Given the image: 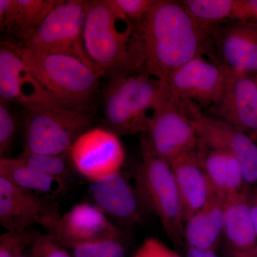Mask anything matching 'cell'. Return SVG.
I'll list each match as a JSON object with an SVG mask.
<instances>
[{
    "mask_svg": "<svg viewBox=\"0 0 257 257\" xmlns=\"http://www.w3.org/2000/svg\"><path fill=\"white\" fill-rule=\"evenodd\" d=\"M223 237L224 199L215 194L200 211L186 221L184 243L187 247L216 252Z\"/></svg>",
    "mask_w": 257,
    "mask_h": 257,
    "instance_id": "cell-22",
    "label": "cell"
},
{
    "mask_svg": "<svg viewBox=\"0 0 257 257\" xmlns=\"http://www.w3.org/2000/svg\"><path fill=\"white\" fill-rule=\"evenodd\" d=\"M250 253H251V256L253 257H257V242L256 246H255V247L253 248L252 251H251Z\"/></svg>",
    "mask_w": 257,
    "mask_h": 257,
    "instance_id": "cell-36",
    "label": "cell"
},
{
    "mask_svg": "<svg viewBox=\"0 0 257 257\" xmlns=\"http://www.w3.org/2000/svg\"><path fill=\"white\" fill-rule=\"evenodd\" d=\"M234 20L257 23V0H236Z\"/></svg>",
    "mask_w": 257,
    "mask_h": 257,
    "instance_id": "cell-32",
    "label": "cell"
},
{
    "mask_svg": "<svg viewBox=\"0 0 257 257\" xmlns=\"http://www.w3.org/2000/svg\"><path fill=\"white\" fill-rule=\"evenodd\" d=\"M115 6L134 26L143 21L155 0H112Z\"/></svg>",
    "mask_w": 257,
    "mask_h": 257,
    "instance_id": "cell-30",
    "label": "cell"
},
{
    "mask_svg": "<svg viewBox=\"0 0 257 257\" xmlns=\"http://www.w3.org/2000/svg\"><path fill=\"white\" fill-rule=\"evenodd\" d=\"M128 236L82 243L71 248L73 257H128Z\"/></svg>",
    "mask_w": 257,
    "mask_h": 257,
    "instance_id": "cell-26",
    "label": "cell"
},
{
    "mask_svg": "<svg viewBox=\"0 0 257 257\" xmlns=\"http://www.w3.org/2000/svg\"><path fill=\"white\" fill-rule=\"evenodd\" d=\"M188 102L171 97L154 113L145 135L155 152L169 164L195 151L199 138L188 113Z\"/></svg>",
    "mask_w": 257,
    "mask_h": 257,
    "instance_id": "cell-8",
    "label": "cell"
},
{
    "mask_svg": "<svg viewBox=\"0 0 257 257\" xmlns=\"http://www.w3.org/2000/svg\"><path fill=\"white\" fill-rule=\"evenodd\" d=\"M251 186L224 200V238L230 254L252 251L257 242V234L249 207Z\"/></svg>",
    "mask_w": 257,
    "mask_h": 257,
    "instance_id": "cell-20",
    "label": "cell"
},
{
    "mask_svg": "<svg viewBox=\"0 0 257 257\" xmlns=\"http://www.w3.org/2000/svg\"><path fill=\"white\" fill-rule=\"evenodd\" d=\"M181 4L204 28L234 20L236 0H182Z\"/></svg>",
    "mask_w": 257,
    "mask_h": 257,
    "instance_id": "cell-24",
    "label": "cell"
},
{
    "mask_svg": "<svg viewBox=\"0 0 257 257\" xmlns=\"http://www.w3.org/2000/svg\"><path fill=\"white\" fill-rule=\"evenodd\" d=\"M209 116L227 123L257 140V85L251 76L229 68L221 100L209 108Z\"/></svg>",
    "mask_w": 257,
    "mask_h": 257,
    "instance_id": "cell-15",
    "label": "cell"
},
{
    "mask_svg": "<svg viewBox=\"0 0 257 257\" xmlns=\"http://www.w3.org/2000/svg\"><path fill=\"white\" fill-rule=\"evenodd\" d=\"M213 61L236 73H257V23L229 20L209 30Z\"/></svg>",
    "mask_w": 257,
    "mask_h": 257,
    "instance_id": "cell-13",
    "label": "cell"
},
{
    "mask_svg": "<svg viewBox=\"0 0 257 257\" xmlns=\"http://www.w3.org/2000/svg\"><path fill=\"white\" fill-rule=\"evenodd\" d=\"M38 231L29 229L9 230L0 235V257H18L31 247Z\"/></svg>",
    "mask_w": 257,
    "mask_h": 257,
    "instance_id": "cell-27",
    "label": "cell"
},
{
    "mask_svg": "<svg viewBox=\"0 0 257 257\" xmlns=\"http://www.w3.org/2000/svg\"><path fill=\"white\" fill-rule=\"evenodd\" d=\"M0 177L30 192L55 199L67 191L68 183L45 175L18 157L0 158Z\"/></svg>",
    "mask_w": 257,
    "mask_h": 257,
    "instance_id": "cell-23",
    "label": "cell"
},
{
    "mask_svg": "<svg viewBox=\"0 0 257 257\" xmlns=\"http://www.w3.org/2000/svg\"><path fill=\"white\" fill-rule=\"evenodd\" d=\"M61 216L55 199L21 188L0 177V224L7 231L40 225L46 233L52 234Z\"/></svg>",
    "mask_w": 257,
    "mask_h": 257,
    "instance_id": "cell-11",
    "label": "cell"
},
{
    "mask_svg": "<svg viewBox=\"0 0 257 257\" xmlns=\"http://www.w3.org/2000/svg\"><path fill=\"white\" fill-rule=\"evenodd\" d=\"M23 107L25 153L69 155L77 138L92 128L90 111L62 106Z\"/></svg>",
    "mask_w": 257,
    "mask_h": 257,
    "instance_id": "cell-6",
    "label": "cell"
},
{
    "mask_svg": "<svg viewBox=\"0 0 257 257\" xmlns=\"http://www.w3.org/2000/svg\"><path fill=\"white\" fill-rule=\"evenodd\" d=\"M51 234L67 248L99 240L128 236L99 208L85 202L76 204L62 215Z\"/></svg>",
    "mask_w": 257,
    "mask_h": 257,
    "instance_id": "cell-16",
    "label": "cell"
},
{
    "mask_svg": "<svg viewBox=\"0 0 257 257\" xmlns=\"http://www.w3.org/2000/svg\"><path fill=\"white\" fill-rule=\"evenodd\" d=\"M207 257H222L219 256L215 251H207Z\"/></svg>",
    "mask_w": 257,
    "mask_h": 257,
    "instance_id": "cell-34",
    "label": "cell"
},
{
    "mask_svg": "<svg viewBox=\"0 0 257 257\" xmlns=\"http://www.w3.org/2000/svg\"><path fill=\"white\" fill-rule=\"evenodd\" d=\"M133 176L147 211L159 218L174 246L182 248L185 218L175 175L170 164L157 155L145 135L140 141V160Z\"/></svg>",
    "mask_w": 257,
    "mask_h": 257,
    "instance_id": "cell-5",
    "label": "cell"
},
{
    "mask_svg": "<svg viewBox=\"0 0 257 257\" xmlns=\"http://www.w3.org/2000/svg\"><path fill=\"white\" fill-rule=\"evenodd\" d=\"M133 257H182L174 248L156 237L144 240Z\"/></svg>",
    "mask_w": 257,
    "mask_h": 257,
    "instance_id": "cell-31",
    "label": "cell"
},
{
    "mask_svg": "<svg viewBox=\"0 0 257 257\" xmlns=\"http://www.w3.org/2000/svg\"><path fill=\"white\" fill-rule=\"evenodd\" d=\"M142 71L167 81L179 67L197 56L213 60L209 30L197 23L179 1L155 0L138 25Z\"/></svg>",
    "mask_w": 257,
    "mask_h": 257,
    "instance_id": "cell-1",
    "label": "cell"
},
{
    "mask_svg": "<svg viewBox=\"0 0 257 257\" xmlns=\"http://www.w3.org/2000/svg\"><path fill=\"white\" fill-rule=\"evenodd\" d=\"M0 100L23 106L67 107L42 85L8 42H3L0 48Z\"/></svg>",
    "mask_w": 257,
    "mask_h": 257,
    "instance_id": "cell-14",
    "label": "cell"
},
{
    "mask_svg": "<svg viewBox=\"0 0 257 257\" xmlns=\"http://www.w3.org/2000/svg\"><path fill=\"white\" fill-rule=\"evenodd\" d=\"M189 116L199 143L234 155L242 166L245 182L257 184V143L251 137L227 123L204 114L196 105L189 107Z\"/></svg>",
    "mask_w": 257,
    "mask_h": 257,
    "instance_id": "cell-12",
    "label": "cell"
},
{
    "mask_svg": "<svg viewBox=\"0 0 257 257\" xmlns=\"http://www.w3.org/2000/svg\"><path fill=\"white\" fill-rule=\"evenodd\" d=\"M85 13V0H62L22 43H10L38 52L74 56L98 72L83 44Z\"/></svg>",
    "mask_w": 257,
    "mask_h": 257,
    "instance_id": "cell-7",
    "label": "cell"
},
{
    "mask_svg": "<svg viewBox=\"0 0 257 257\" xmlns=\"http://www.w3.org/2000/svg\"><path fill=\"white\" fill-rule=\"evenodd\" d=\"M197 150L178 157L170 164L180 194L185 222L200 211L216 194L199 163Z\"/></svg>",
    "mask_w": 257,
    "mask_h": 257,
    "instance_id": "cell-18",
    "label": "cell"
},
{
    "mask_svg": "<svg viewBox=\"0 0 257 257\" xmlns=\"http://www.w3.org/2000/svg\"><path fill=\"white\" fill-rule=\"evenodd\" d=\"M8 43L42 85L64 106L90 111L102 77L97 71L74 56L38 52Z\"/></svg>",
    "mask_w": 257,
    "mask_h": 257,
    "instance_id": "cell-4",
    "label": "cell"
},
{
    "mask_svg": "<svg viewBox=\"0 0 257 257\" xmlns=\"http://www.w3.org/2000/svg\"><path fill=\"white\" fill-rule=\"evenodd\" d=\"M85 13L84 50L102 77L142 71L136 29L112 0H85Z\"/></svg>",
    "mask_w": 257,
    "mask_h": 257,
    "instance_id": "cell-2",
    "label": "cell"
},
{
    "mask_svg": "<svg viewBox=\"0 0 257 257\" xmlns=\"http://www.w3.org/2000/svg\"><path fill=\"white\" fill-rule=\"evenodd\" d=\"M253 78L254 79L255 82H256L257 85V73L255 74L254 76H253Z\"/></svg>",
    "mask_w": 257,
    "mask_h": 257,
    "instance_id": "cell-38",
    "label": "cell"
},
{
    "mask_svg": "<svg viewBox=\"0 0 257 257\" xmlns=\"http://www.w3.org/2000/svg\"><path fill=\"white\" fill-rule=\"evenodd\" d=\"M197 154L211 187L221 199L224 200L248 186L245 182L242 166L234 155L200 143Z\"/></svg>",
    "mask_w": 257,
    "mask_h": 257,
    "instance_id": "cell-21",
    "label": "cell"
},
{
    "mask_svg": "<svg viewBox=\"0 0 257 257\" xmlns=\"http://www.w3.org/2000/svg\"><path fill=\"white\" fill-rule=\"evenodd\" d=\"M18 158L27 165L45 175L69 183L72 179L73 166L69 155H55L22 152Z\"/></svg>",
    "mask_w": 257,
    "mask_h": 257,
    "instance_id": "cell-25",
    "label": "cell"
},
{
    "mask_svg": "<svg viewBox=\"0 0 257 257\" xmlns=\"http://www.w3.org/2000/svg\"><path fill=\"white\" fill-rule=\"evenodd\" d=\"M35 257H73L53 235L39 232L30 248Z\"/></svg>",
    "mask_w": 257,
    "mask_h": 257,
    "instance_id": "cell-29",
    "label": "cell"
},
{
    "mask_svg": "<svg viewBox=\"0 0 257 257\" xmlns=\"http://www.w3.org/2000/svg\"><path fill=\"white\" fill-rule=\"evenodd\" d=\"M18 130V119L9 102L0 101V158L9 157Z\"/></svg>",
    "mask_w": 257,
    "mask_h": 257,
    "instance_id": "cell-28",
    "label": "cell"
},
{
    "mask_svg": "<svg viewBox=\"0 0 257 257\" xmlns=\"http://www.w3.org/2000/svg\"><path fill=\"white\" fill-rule=\"evenodd\" d=\"M18 257H35V256H34L33 255H32V253H30V252H29V253H23V255H21V256H20Z\"/></svg>",
    "mask_w": 257,
    "mask_h": 257,
    "instance_id": "cell-37",
    "label": "cell"
},
{
    "mask_svg": "<svg viewBox=\"0 0 257 257\" xmlns=\"http://www.w3.org/2000/svg\"><path fill=\"white\" fill-rule=\"evenodd\" d=\"M232 257H251L246 254V253H234V254L231 255Z\"/></svg>",
    "mask_w": 257,
    "mask_h": 257,
    "instance_id": "cell-35",
    "label": "cell"
},
{
    "mask_svg": "<svg viewBox=\"0 0 257 257\" xmlns=\"http://www.w3.org/2000/svg\"><path fill=\"white\" fill-rule=\"evenodd\" d=\"M62 0H0L1 30L7 42L22 43Z\"/></svg>",
    "mask_w": 257,
    "mask_h": 257,
    "instance_id": "cell-19",
    "label": "cell"
},
{
    "mask_svg": "<svg viewBox=\"0 0 257 257\" xmlns=\"http://www.w3.org/2000/svg\"><path fill=\"white\" fill-rule=\"evenodd\" d=\"M101 94L104 127L119 138L145 134L152 115L172 97L167 81L142 71L108 77Z\"/></svg>",
    "mask_w": 257,
    "mask_h": 257,
    "instance_id": "cell-3",
    "label": "cell"
},
{
    "mask_svg": "<svg viewBox=\"0 0 257 257\" xmlns=\"http://www.w3.org/2000/svg\"><path fill=\"white\" fill-rule=\"evenodd\" d=\"M228 77V67L200 55L179 67L167 82L174 99L209 109L221 100Z\"/></svg>",
    "mask_w": 257,
    "mask_h": 257,
    "instance_id": "cell-9",
    "label": "cell"
},
{
    "mask_svg": "<svg viewBox=\"0 0 257 257\" xmlns=\"http://www.w3.org/2000/svg\"><path fill=\"white\" fill-rule=\"evenodd\" d=\"M74 170L92 183L121 172L125 151L119 136L105 127L89 128L69 152Z\"/></svg>",
    "mask_w": 257,
    "mask_h": 257,
    "instance_id": "cell-10",
    "label": "cell"
},
{
    "mask_svg": "<svg viewBox=\"0 0 257 257\" xmlns=\"http://www.w3.org/2000/svg\"><path fill=\"white\" fill-rule=\"evenodd\" d=\"M91 194L93 204L108 217L124 226L143 224L147 209L122 172L93 182Z\"/></svg>",
    "mask_w": 257,
    "mask_h": 257,
    "instance_id": "cell-17",
    "label": "cell"
},
{
    "mask_svg": "<svg viewBox=\"0 0 257 257\" xmlns=\"http://www.w3.org/2000/svg\"><path fill=\"white\" fill-rule=\"evenodd\" d=\"M249 207L251 219L257 234V184L250 189Z\"/></svg>",
    "mask_w": 257,
    "mask_h": 257,
    "instance_id": "cell-33",
    "label": "cell"
}]
</instances>
